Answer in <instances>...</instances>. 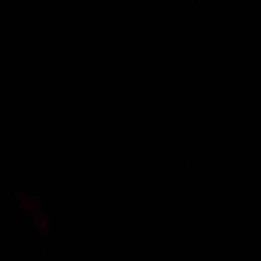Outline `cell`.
I'll list each match as a JSON object with an SVG mask.
<instances>
[]
</instances>
